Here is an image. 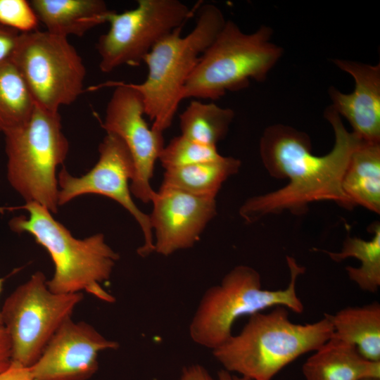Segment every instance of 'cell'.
Masks as SVG:
<instances>
[{
    "label": "cell",
    "instance_id": "cell-7",
    "mask_svg": "<svg viewBox=\"0 0 380 380\" xmlns=\"http://www.w3.org/2000/svg\"><path fill=\"white\" fill-rule=\"evenodd\" d=\"M5 135L7 179L26 203L58 212L57 167L69 150L59 113L35 106L30 119Z\"/></svg>",
    "mask_w": 380,
    "mask_h": 380
},
{
    "label": "cell",
    "instance_id": "cell-6",
    "mask_svg": "<svg viewBox=\"0 0 380 380\" xmlns=\"http://www.w3.org/2000/svg\"><path fill=\"white\" fill-rule=\"evenodd\" d=\"M273 31L266 25L246 34L232 20L226 23L201 56L182 93L189 98L217 100L227 91L263 82L283 54L271 41Z\"/></svg>",
    "mask_w": 380,
    "mask_h": 380
},
{
    "label": "cell",
    "instance_id": "cell-31",
    "mask_svg": "<svg viewBox=\"0 0 380 380\" xmlns=\"http://www.w3.org/2000/svg\"><path fill=\"white\" fill-rule=\"evenodd\" d=\"M4 279H1L0 278V293L2 291V289H3V284H4ZM0 324H1V315H0Z\"/></svg>",
    "mask_w": 380,
    "mask_h": 380
},
{
    "label": "cell",
    "instance_id": "cell-26",
    "mask_svg": "<svg viewBox=\"0 0 380 380\" xmlns=\"http://www.w3.org/2000/svg\"><path fill=\"white\" fill-rule=\"evenodd\" d=\"M20 33L0 25V63L9 59Z\"/></svg>",
    "mask_w": 380,
    "mask_h": 380
},
{
    "label": "cell",
    "instance_id": "cell-13",
    "mask_svg": "<svg viewBox=\"0 0 380 380\" xmlns=\"http://www.w3.org/2000/svg\"><path fill=\"white\" fill-rule=\"evenodd\" d=\"M118 348L91 324L70 318L30 367L32 380H87L98 370L99 353Z\"/></svg>",
    "mask_w": 380,
    "mask_h": 380
},
{
    "label": "cell",
    "instance_id": "cell-12",
    "mask_svg": "<svg viewBox=\"0 0 380 380\" xmlns=\"http://www.w3.org/2000/svg\"><path fill=\"white\" fill-rule=\"evenodd\" d=\"M115 87L107 104L103 128L117 135L127 146L134 163V173L130 183L132 194L144 203L151 202L155 191L151 187L156 162L165 146L163 132L149 127L144 118V108L140 94L125 82H107L91 87Z\"/></svg>",
    "mask_w": 380,
    "mask_h": 380
},
{
    "label": "cell",
    "instance_id": "cell-25",
    "mask_svg": "<svg viewBox=\"0 0 380 380\" xmlns=\"http://www.w3.org/2000/svg\"><path fill=\"white\" fill-rule=\"evenodd\" d=\"M38 18L30 1L0 0V25L20 33L37 30Z\"/></svg>",
    "mask_w": 380,
    "mask_h": 380
},
{
    "label": "cell",
    "instance_id": "cell-3",
    "mask_svg": "<svg viewBox=\"0 0 380 380\" xmlns=\"http://www.w3.org/2000/svg\"><path fill=\"white\" fill-rule=\"evenodd\" d=\"M14 208L25 209L29 215L14 217L9 222L10 228L32 235L51 256L54 272L46 281L50 291L56 293L86 291L104 302L115 301L102 284L110 279L120 256L106 242L103 234L76 239L53 217L51 211L39 204L25 203Z\"/></svg>",
    "mask_w": 380,
    "mask_h": 380
},
{
    "label": "cell",
    "instance_id": "cell-17",
    "mask_svg": "<svg viewBox=\"0 0 380 380\" xmlns=\"http://www.w3.org/2000/svg\"><path fill=\"white\" fill-rule=\"evenodd\" d=\"M30 3L47 32L65 37H82L107 22L112 11L102 0H32Z\"/></svg>",
    "mask_w": 380,
    "mask_h": 380
},
{
    "label": "cell",
    "instance_id": "cell-30",
    "mask_svg": "<svg viewBox=\"0 0 380 380\" xmlns=\"http://www.w3.org/2000/svg\"><path fill=\"white\" fill-rule=\"evenodd\" d=\"M217 380H251L232 373L223 369L217 372Z\"/></svg>",
    "mask_w": 380,
    "mask_h": 380
},
{
    "label": "cell",
    "instance_id": "cell-11",
    "mask_svg": "<svg viewBox=\"0 0 380 380\" xmlns=\"http://www.w3.org/2000/svg\"><path fill=\"white\" fill-rule=\"evenodd\" d=\"M99 157L85 175L74 177L65 167L58 173V205L85 194H98L118 202L135 219L144 236V243L137 253L146 257L154 252L153 234L149 215L135 204L129 182L134 173L132 156L124 142L115 134L106 133L99 146Z\"/></svg>",
    "mask_w": 380,
    "mask_h": 380
},
{
    "label": "cell",
    "instance_id": "cell-29",
    "mask_svg": "<svg viewBox=\"0 0 380 380\" xmlns=\"http://www.w3.org/2000/svg\"><path fill=\"white\" fill-rule=\"evenodd\" d=\"M179 380H217L202 365L193 364L183 368Z\"/></svg>",
    "mask_w": 380,
    "mask_h": 380
},
{
    "label": "cell",
    "instance_id": "cell-10",
    "mask_svg": "<svg viewBox=\"0 0 380 380\" xmlns=\"http://www.w3.org/2000/svg\"><path fill=\"white\" fill-rule=\"evenodd\" d=\"M191 15V8L178 0H139L133 9L111 11L107 19L110 28L96 44L101 71L139 65L160 39L182 27Z\"/></svg>",
    "mask_w": 380,
    "mask_h": 380
},
{
    "label": "cell",
    "instance_id": "cell-27",
    "mask_svg": "<svg viewBox=\"0 0 380 380\" xmlns=\"http://www.w3.org/2000/svg\"><path fill=\"white\" fill-rule=\"evenodd\" d=\"M11 363V341L5 328L0 324V372L8 368Z\"/></svg>",
    "mask_w": 380,
    "mask_h": 380
},
{
    "label": "cell",
    "instance_id": "cell-5",
    "mask_svg": "<svg viewBox=\"0 0 380 380\" xmlns=\"http://www.w3.org/2000/svg\"><path fill=\"white\" fill-rule=\"evenodd\" d=\"M286 262L290 281L285 289H263L260 274L254 268L242 265L227 273L220 284L208 289L189 324L192 341L213 350L232 336L233 324L241 317L276 306L302 313L304 306L296 293V284L305 267L291 256L286 257Z\"/></svg>",
    "mask_w": 380,
    "mask_h": 380
},
{
    "label": "cell",
    "instance_id": "cell-32",
    "mask_svg": "<svg viewBox=\"0 0 380 380\" xmlns=\"http://www.w3.org/2000/svg\"><path fill=\"white\" fill-rule=\"evenodd\" d=\"M363 380H380V379H367Z\"/></svg>",
    "mask_w": 380,
    "mask_h": 380
},
{
    "label": "cell",
    "instance_id": "cell-8",
    "mask_svg": "<svg viewBox=\"0 0 380 380\" xmlns=\"http://www.w3.org/2000/svg\"><path fill=\"white\" fill-rule=\"evenodd\" d=\"M10 60L43 110L58 113L83 92L85 66L67 37L46 30L20 33Z\"/></svg>",
    "mask_w": 380,
    "mask_h": 380
},
{
    "label": "cell",
    "instance_id": "cell-1",
    "mask_svg": "<svg viewBox=\"0 0 380 380\" xmlns=\"http://www.w3.org/2000/svg\"><path fill=\"white\" fill-rule=\"evenodd\" d=\"M324 116L333 128L335 142L322 156L312 154L310 138L305 132L283 124L265 128L259 144L262 163L270 176L289 182L281 189L246 201L239 209L246 222L253 223L285 210L301 215L309 204L318 201H333L353 208L342 189V179L361 139L348 131L331 106Z\"/></svg>",
    "mask_w": 380,
    "mask_h": 380
},
{
    "label": "cell",
    "instance_id": "cell-14",
    "mask_svg": "<svg viewBox=\"0 0 380 380\" xmlns=\"http://www.w3.org/2000/svg\"><path fill=\"white\" fill-rule=\"evenodd\" d=\"M151 203L154 251L163 256L194 246L217 213L215 199L173 188L160 187Z\"/></svg>",
    "mask_w": 380,
    "mask_h": 380
},
{
    "label": "cell",
    "instance_id": "cell-28",
    "mask_svg": "<svg viewBox=\"0 0 380 380\" xmlns=\"http://www.w3.org/2000/svg\"><path fill=\"white\" fill-rule=\"evenodd\" d=\"M0 380H32L30 367L12 362L8 368L0 372Z\"/></svg>",
    "mask_w": 380,
    "mask_h": 380
},
{
    "label": "cell",
    "instance_id": "cell-19",
    "mask_svg": "<svg viewBox=\"0 0 380 380\" xmlns=\"http://www.w3.org/2000/svg\"><path fill=\"white\" fill-rule=\"evenodd\" d=\"M334 336L354 346L365 359L380 362V304L344 308L334 315L326 314Z\"/></svg>",
    "mask_w": 380,
    "mask_h": 380
},
{
    "label": "cell",
    "instance_id": "cell-15",
    "mask_svg": "<svg viewBox=\"0 0 380 380\" xmlns=\"http://www.w3.org/2000/svg\"><path fill=\"white\" fill-rule=\"evenodd\" d=\"M332 62L352 76L355 88L344 94L331 87V107L348 120L352 132L362 141L380 143V64L338 58Z\"/></svg>",
    "mask_w": 380,
    "mask_h": 380
},
{
    "label": "cell",
    "instance_id": "cell-16",
    "mask_svg": "<svg viewBox=\"0 0 380 380\" xmlns=\"http://www.w3.org/2000/svg\"><path fill=\"white\" fill-rule=\"evenodd\" d=\"M305 380L380 379V362L363 357L356 348L334 334L303 363Z\"/></svg>",
    "mask_w": 380,
    "mask_h": 380
},
{
    "label": "cell",
    "instance_id": "cell-20",
    "mask_svg": "<svg viewBox=\"0 0 380 380\" xmlns=\"http://www.w3.org/2000/svg\"><path fill=\"white\" fill-rule=\"evenodd\" d=\"M241 164L239 159L222 156L213 161L166 169L160 187L215 199L222 184L239 172Z\"/></svg>",
    "mask_w": 380,
    "mask_h": 380
},
{
    "label": "cell",
    "instance_id": "cell-22",
    "mask_svg": "<svg viewBox=\"0 0 380 380\" xmlns=\"http://www.w3.org/2000/svg\"><path fill=\"white\" fill-rule=\"evenodd\" d=\"M234 112L214 103L192 100L179 115L181 135L196 142L216 146L227 135Z\"/></svg>",
    "mask_w": 380,
    "mask_h": 380
},
{
    "label": "cell",
    "instance_id": "cell-4",
    "mask_svg": "<svg viewBox=\"0 0 380 380\" xmlns=\"http://www.w3.org/2000/svg\"><path fill=\"white\" fill-rule=\"evenodd\" d=\"M225 23L217 6L204 4L191 32L183 37L182 27L175 29L145 56L146 80L128 84L140 94L144 113L153 121V129L163 132L171 126L189 77Z\"/></svg>",
    "mask_w": 380,
    "mask_h": 380
},
{
    "label": "cell",
    "instance_id": "cell-9",
    "mask_svg": "<svg viewBox=\"0 0 380 380\" xmlns=\"http://www.w3.org/2000/svg\"><path fill=\"white\" fill-rule=\"evenodd\" d=\"M44 274L34 272L5 300L1 322L11 344L12 362L30 367L60 327L71 318L83 293L50 291Z\"/></svg>",
    "mask_w": 380,
    "mask_h": 380
},
{
    "label": "cell",
    "instance_id": "cell-2",
    "mask_svg": "<svg viewBox=\"0 0 380 380\" xmlns=\"http://www.w3.org/2000/svg\"><path fill=\"white\" fill-rule=\"evenodd\" d=\"M325 314L317 322L296 324L288 309L274 307L249 316L241 331L212 350L223 369L251 379L272 380L301 355L314 352L333 335Z\"/></svg>",
    "mask_w": 380,
    "mask_h": 380
},
{
    "label": "cell",
    "instance_id": "cell-21",
    "mask_svg": "<svg viewBox=\"0 0 380 380\" xmlns=\"http://www.w3.org/2000/svg\"><path fill=\"white\" fill-rule=\"evenodd\" d=\"M372 229L373 236L369 240L348 236L339 252H325L336 262H341L348 258L359 260L361 262L360 267H346L347 274L362 290L375 293L380 287L379 223H374Z\"/></svg>",
    "mask_w": 380,
    "mask_h": 380
},
{
    "label": "cell",
    "instance_id": "cell-24",
    "mask_svg": "<svg viewBox=\"0 0 380 380\" xmlns=\"http://www.w3.org/2000/svg\"><path fill=\"white\" fill-rule=\"evenodd\" d=\"M222 156L217 146L202 144L179 135L164 146L158 160L166 170L213 161Z\"/></svg>",
    "mask_w": 380,
    "mask_h": 380
},
{
    "label": "cell",
    "instance_id": "cell-23",
    "mask_svg": "<svg viewBox=\"0 0 380 380\" xmlns=\"http://www.w3.org/2000/svg\"><path fill=\"white\" fill-rule=\"evenodd\" d=\"M35 104L19 71L9 59L0 63V132L25 123Z\"/></svg>",
    "mask_w": 380,
    "mask_h": 380
},
{
    "label": "cell",
    "instance_id": "cell-18",
    "mask_svg": "<svg viewBox=\"0 0 380 380\" xmlns=\"http://www.w3.org/2000/svg\"><path fill=\"white\" fill-rule=\"evenodd\" d=\"M342 189L353 208L380 213V143L360 141L344 172Z\"/></svg>",
    "mask_w": 380,
    "mask_h": 380
}]
</instances>
